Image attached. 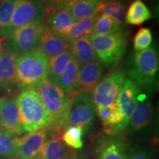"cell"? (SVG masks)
<instances>
[{
  "label": "cell",
  "instance_id": "8d00e7d4",
  "mask_svg": "<svg viewBox=\"0 0 159 159\" xmlns=\"http://www.w3.org/2000/svg\"><path fill=\"white\" fill-rule=\"evenodd\" d=\"M84 1H90V2H106V0H84Z\"/></svg>",
  "mask_w": 159,
  "mask_h": 159
},
{
  "label": "cell",
  "instance_id": "7402d4cb",
  "mask_svg": "<svg viewBox=\"0 0 159 159\" xmlns=\"http://www.w3.org/2000/svg\"><path fill=\"white\" fill-rule=\"evenodd\" d=\"M99 3L84 0H72L63 7L61 10L69 12L75 19L80 20L97 14Z\"/></svg>",
  "mask_w": 159,
  "mask_h": 159
},
{
  "label": "cell",
  "instance_id": "ac0fdd59",
  "mask_svg": "<svg viewBox=\"0 0 159 159\" xmlns=\"http://www.w3.org/2000/svg\"><path fill=\"white\" fill-rule=\"evenodd\" d=\"M153 115V107L149 99L143 100L136 105L125 129L130 134L144 130L150 124Z\"/></svg>",
  "mask_w": 159,
  "mask_h": 159
},
{
  "label": "cell",
  "instance_id": "603a6c76",
  "mask_svg": "<svg viewBox=\"0 0 159 159\" xmlns=\"http://www.w3.org/2000/svg\"><path fill=\"white\" fill-rule=\"evenodd\" d=\"M99 13L112 18L119 24L121 28H124L126 25L125 5L121 2V0H108L105 2H100L97 10V14Z\"/></svg>",
  "mask_w": 159,
  "mask_h": 159
},
{
  "label": "cell",
  "instance_id": "d590c367",
  "mask_svg": "<svg viewBox=\"0 0 159 159\" xmlns=\"http://www.w3.org/2000/svg\"><path fill=\"white\" fill-rule=\"evenodd\" d=\"M6 37H2L0 39V57H1L2 55L3 50H4V41H5Z\"/></svg>",
  "mask_w": 159,
  "mask_h": 159
},
{
  "label": "cell",
  "instance_id": "60d3db41",
  "mask_svg": "<svg viewBox=\"0 0 159 159\" xmlns=\"http://www.w3.org/2000/svg\"><path fill=\"white\" fill-rule=\"evenodd\" d=\"M107 1H108V0H106V2H107Z\"/></svg>",
  "mask_w": 159,
  "mask_h": 159
},
{
  "label": "cell",
  "instance_id": "d4e9b609",
  "mask_svg": "<svg viewBox=\"0 0 159 159\" xmlns=\"http://www.w3.org/2000/svg\"><path fill=\"white\" fill-rule=\"evenodd\" d=\"M97 15L98 14L92 15L75 21L63 34L68 40L69 43L84 35L91 36L93 34V28Z\"/></svg>",
  "mask_w": 159,
  "mask_h": 159
},
{
  "label": "cell",
  "instance_id": "f35d334b",
  "mask_svg": "<svg viewBox=\"0 0 159 159\" xmlns=\"http://www.w3.org/2000/svg\"><path fill=\"white\" fill-rule=\"evenodd\" d=\"M0 159H7V158H3V157L0 156Z\"/></svg>",
  "mask_w": 159,
  "mask_h": 159
},
{
  "label": "cell",
  "instance_id": "277c9868",
  "mask_svg": "<svg viewBox=\"0 0 159 159\" xmlns=\"http://www.w3.org/2000/svg\"><path fill=\"white\" fill-rule=\"evenodd\" d=\"M158 72V55L154 46L135 53L128 70L129 78L149 91L157 87Z\"/></svg>",
  "mask_w": 159,
  "mask_h": 159
},
{
  "label": "cell",
  "instance_id": "7a4b0ae2",
  "mask_svg": "<svg viewBox=\"0 0 159 159\" xmlns=\"http://www.w3.org/2000/svg\"><path fill=\"white\" fill-rule=\"evenodd\" d=\"M49 59L39 49L27 52L16 59V80L19 89H35L47 78Z\"/></svg>",
  "mask_w": 159,
  "mask_h": 159
},
{
  "label": "cell",
  "instance_id": "5bb4252c",
  "mask_svg": "<svg viewBox=\"0 0 159 159\" xmlns=\"http://www.w3.org/2000/svg\"><path fill=\"white\" fill-rule=\"evenodd\" d=\"M104 65L96 61L80 67L75 92L91 93L102 78Z\"/></svg>",
  "mask_w": 159,
  "mask_h": 159
},
{
  "label": "cell",
  "instance_id": "83f0119b",
  "mask_svg": "<svg viewBox=\"0 0 159 159\" xmlns=\"http://www.w3.org/2000/svg\"><path fill=\"white\" fill-rule=\"evenodd\" d=\"M121 30L120 26L112 18L104 14L97 15L93 28V34L110 35L116 34Z\"/></svg>",
  "mask_w": 159,
  "mask_h": 159
},
{
  "label": "cell",
  "instance_id": "d6986e66",
  "mask_svg": "<svg viewBox=\"0 0 159 159\" xmlns=\"http://www.w3.org/2000/svg\"><path fill=\"white\" fill-rule=\"evenodd\" d=\"M76 21L69 12L64 10L46 7L43 21L49 29L55 33L63 35Z\"/></svg>",
  "mask_w": 159,
  "mask_h": 159
},
{
  "label": "cell",
  "instance_id": "4dcf8cb0",
  "mask_svg": "<svg viewBox=\"0 0 159 159\" xmlns=\"http://www.w3.org/2000/svg\"><path fill=\"white\" fill-rule=\"evenodd\" d=\"M16 0H0V37L8 35V28Z\"/></svg>",
  "mask_w": 159,
  "mask_h": 159
},
{
  "label": "cell",
  "instance_id": "4316f807",
  "mask_svg": "<svg viewBox=\"0 0 159 159\" xmlns=\"http://www.w3.org/2000/svg\"><path fill=\"white\" fill-rule=\"evenodd\" d=\"M72 58L69 48L66 49L61 54L49 60L47 79L57 84L60 76L63 73L69 61Z\"/></svg>",
  "mask_w": 159,
  "mask_h": 159
},
{
  "label": "cell",
  "instance_id": "ba28073f",
  "mask_svg": "<svg viewBox=\"0 0 159 159\" xmlns=\"http://www.w3.org/2000/svg\"><path fill=\"white\" fill-rule=\"evenodd\" d=\"M96 111L90 93L75 92L68 119V126L75 125L83 129V134L89 132L94 124Z\"/></svg>",
  "mask_w": 159,
  "mask_h": 159
},
{
  "label": "cell",
  "instance_id": "44dd1931",
  "mask_svg": "<svg viewBox=\"0 0 159 159\" xmlns=\"http://www.w3.org/2000/svg\"><path fill=\"white\" fill-rule=\"evenodd\" d=\"M72 150L63 142L61 135L55 134L47 139L38 157L40 159H66Z\"/></svg>",
  "mask_w": 159,
  "mask_h": 159
},
{
  "label": "cell",
  "instance_id": "f546056e",
  "mask_svg": "<svg viewBox=\"0 0 159 159\" xmlns=\"http://www.w3.org/2000/svg\"><path fill=\"white\" fill-rule=\"evenodd\" d=\"M83 130L80 127L69 125L61 134V139L69 148L79 150L83 147Z\"/></svg>",
  "mask_w": 159,
  "mask_h": 159
},
{
  "label": "cell",
  "instance_id": "5b68a950",
  "mask_svg": "<svg viewBox=\"0 0 159 159\" xmlns=\"http://www.w3.org/2000/svg\"><path fill=\"white\" fill-rule=\"evenodd\" d=\"M90 39L95 54L104 66L108 69L116 67L126 50V34L121 30L110 35L92 34Z\"/></svg>",
  "mask_w": 159,
  "mask_h": 159
},
{
  "label": "cell",
  "instance_id": "9c48e42d",
  "mask_svg": "<svg viewBox=\"0 0 159 159\" xmlns=\"http://www.w3.org/2000/svg\"><path fill=\"white\" fill-rule=\"evenodd\" d=\"M45 12L44 0H16L8 28V35L21 26L43 21Z\"/></svg>",
  "mask_w": 159,
  "mask_h": 159
},
{
  "label": "cell",
  "instance_id": "6da1fadb",
  "mask_svg": "<svg viewBox=\"0 0 159 159\" xmlns=\"http://www.w3.org/2000/svg\"><path fill=\"white\" fill-rule=\"evenodd\" d=\"M35 90L39 94L49 115L48 128L61 135L68 127L69 112L75 92H66L47 78Z\"/></svg>",
  "mask_w": 159,
  "mask_h": 159
},
{
  "label": "cell",
  "instance_id": "f1b7e54d",
  "mask_svg": "<svg viewBox=\"0 0 159 159\" xmlns=\"http://www.w3.org/2000/svg\"><path fill=\"white\" fill-rule=\"evenodd\" d=\"M18 150L17 137L0 130V156L7 159H17Z\"/></svg>",
  "mask_w": 159,
  "mask_h": 159
},
{
  "label": "cell",
  "instance_id": "e0dca14e",
  "mask_svg": "<svg viewBox=\"0 0 159 159\" xmlns=\"http://www.w3.org/2000/svg\"><path fill=\"white\" fill-rule=\"evenodd\" d=\"M17 55L4 45L0 57V89H10L16 85Z\"/></svg>",
  "mask_w": 159,
  "mask_h": 159
},
{
  "label": "cell",
  "instance_id": "484cf974",
  "mask_svg": "<svg viewBox=\"0 0 159 159\" xmlns=\"http://www.w3.org/2000/svg\"><path fill=\"white\" fill-rule=\"evenodd\" d=\"M151 18V12L142 0H134L128 7L125 22L131 25H140Z\"/></svg>",
  "mask_w": 159,
  "mask_h": 159
},
{
  "label": "cell",
  "instance_id": "2e32d148",
  "mask_svg": "<svg viewBox=\"0 0 159 159\" xmlns=\"http://www.w3.org/2000/svg\"><path fill=\"white\" fill-rule=\"evenodd\" d=\"M95 111L107 135L119 134L125 130L122 113L116 103L105 108H98Z\"/></svg>",
  "mask_w": 159,
  "mask_h": 159
},
{
  "label": "cell",
  "instance_id": "836d02e7",
  "mask_svg": "<svg viewBox=\"0 0 159 159\" xmlns=\"http://www.w3.org/2000/svg\"><path fill=\"white\" fill-rule=\"evenodd\" d=\"M72 0H44L46 7L54 9H62L63 7Z\"/></svg>",
  "mask_w": 159,
  "mask_h": 159
},
{
  "label": "cell",
  "instance_id": "30bf717a",
  "mask_svg": "<svg viewBox=\"0 0 159 159\" xmlns=\"http://www.w3.org/2000/svg\"><path fill=\"white\" fill-rule=\"evenodd\" d=\"M55 134H58L48 127H43L17 137L19 144L17 159H35L47 139Z\"/></svg>",
  "mask_w": 159,
  "mask_h": 159
},
{
  "label": "cell",
  "instance_id": "3957f363",
  "mask_svg": "<svg viewBox=\"0 0 159 159\" xmlns=\"http://www.w3.org/2000/svg\"><path fill=\"white\" fill-rule=\"evenodd\" d=\"M16 102L20 122L25 134L49 126V115L35 89L22 90L16 98Z\"/></svg>",
  "mask_w": 159,
  "mask_h": 159
},
{
  "label": "cell",
  "instance_id": "8fae6325",
  "mask_svg": "<svg viewBox=\"0 0 159 159\" xmlns=\"http://www.w3.org/2000/svg\"><path fill=\"white\" fill-rule=\"evenodd\" d=\"M0 122L3 130L15 137L26 134L19 120V111L13 97H0Z\"/></svg>",
  "mask_w": 159,
  "mask_h": 159
},
{
  "label": "cell",
  "instance_id": "ffe728a7",
  "mask_svg": "<svg viewBox=\"0 0 159 159\" xmlns=\"http://www.w3.org/2000/svg\"><path fill=\"white\" fill-rule=\"evenodd\" d=\"M69 50L71 56L80 67L87 63L98 61L91 45L89 35H84L69 42Z\"/></svg>",
  "mask_w": 159,
  "mask_h": 159
},
{
  "label": "cell",
  "instance_id": "4fadbf2b",
  "mask_svg": "<svg viewBox=\"0 0 159 159\" xmlns=\"http://www.w3.org/2000/svg\"><path fill=\"white\" fill-rule=\"evenodd\" d=\"M140 95L141 89L138 85L130 78L125 79L116 99V104L123 117V126L125 129L128 126Z\"/></svg>",
  "mask_w": 159,
  "mask_h": 159
},
{
  "label": "cell",
  "instance_id": "7c38bea8",
  "mask_svg": "<svg viewBox=\"0 0 159 159\" xmlns=\"http://www.w3.org/2000/svg\"><path fill=\"white\" fill-rule=\"evenodd\" d=\"M125 144L120 134H106L97 139L93 154L95 159H125Z\"/></svg>",
  "mask_w": 159,
  "mask_h": 159
},
{
  "label": "cell",
  "instance_id": "9a60e30c",
  "mask_svg": "<svg viewBox=\"0 0 159 159\" xmlns=\"http://www.w3.org/2000/svg\"><path fill=\"white\" fill-rule=\"evenodd\" d=\"M69 48V43L64 35L55 33L46 26L39 49L49 60Z\"/></svg>",
  "mask_w": 159,
  "mask_h": 159
},
{
  "label": "cell",
  "instance_id": "e575fe53",
  "mask_svg": "<svg viewBox=\"0 0 159 159\" xmlns=\"http://www.w3.org/2000/svg\"><path fill=\"white\" fill-rule=\"evenodd\" d=\"M66 159H87V156L85 151L72 150Z\"/></svg>",
  "mask_w": 159,
  "mask_h": 159
},
{
  "label": "cell",
  "instance_id": "1f68e13d",
  "mask_svg": "<svg viewBox=\"0 0 159 159\" xmlns=\"http://www.w3.org/2000/svg\"><path fill=\"white\" fill-rule=\"evenodd\" d=\"M154 150L150 145L127 144L125 146V159H153Z\"/></svg>",
  "mask_w": 159,
  "mask_h": 159
},
{
  "label": "cell",
  "instance_id": "8992f818",
  "mask_svg": "<svg viewBox=\"0 0 159 159\" xmlns=\"http://www.w3.org/2000/svg\"><path fill=\"white\" fill-rule=\"evenodd\" d=\"M45 27L43 21L21 26L5 38L4 45L17 56L34 51L39 47Z\"/></svg>",
  "mask_w": 159,
  "mask_h": 159
},
{
  "label": "cell",
  "instance_id": "74e56055",
  "mask_svg": "<svg viewBox=\"0 0 159 159\" xmlns=\"http://www.w3.org/2000/svg\"><path fill=\"white\" fill-rule=\"evenodd\" d=\"M0 130H3L2 128V125H1V122H0Z\"/></svg>",
  "mask_w": 159,
  "mask_h": 159
},
{
  "label": "cell",
  "instance_id": "ab89813d",
  "mask_svg": "<svg viewBox=\"0 0 159 159\" xmlns=\"http://www.w3.org/2000/svg\"><path fill=\"white\" fill-rule=\"evenodd\" d=\"M35 159H40V158H39V157H37V158H35Z\"/></svg>",
  "mask_w": 159,
  "mask_h": 159
},
{
  "label": "cell",
  "instance_id": "52a82bcc",
  "mask_svg": "<svg viewBox=\"0 0 159 159\" xmlns=\"http://www.w3.org/2000/svg\"><path fill=\"white\" fill-rule=\"evenodd\" d=\"M125 79L124 71L121 69H114L103 77L91 93L95 109L116 104Z\"/></svg>",
  "mask_w": 159,
  "mask_h": 159
},
{
  "label": "cell",
  "instance_id": "d6a6232c",
  "mask_svg": "<svg viewBox=\"0 0 159 159\" xmlns=\"http://www.w3.org/2000/svg\"><path fill=\"white\" fill-rule=\"evenodd\" d=\"M152 33L150 28L142 27L137 31L134 38V49L135 51L140 52L148 48L152 43Z\"/></svg>",
  "mask_w": 159,
  "mask_h": 159
},
{
  "label": "cell",
  "instance_id": "cb8c5ba5",
  "mask_svg": "<svg viewBox=\"0 0 159 159\" xmlns=\"http://www.w3.org/2000/svg\"><path fill=\"white\" fill-rule=\"evenodd\" d=\"M79 69L80 66L72 57L67 63L56 85L67 93L75 92Z\"/></svg>",
  "mask_w": 159,
  "mask_h": 159
}]
</instances>
